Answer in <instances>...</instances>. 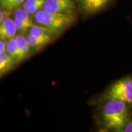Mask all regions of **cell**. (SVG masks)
Returning <instances> with one entry per match:
<instances>
[{
  "label": "cell",
  "mask_w": 132,
  "mask_h": 132,
  "mask_svg": "<svg viewBox=\"0 0 132 132\" xmlns=\"http://www.w3.org/2000/svg\"><path fill=\"white\" fill-rule=\"evenodd\" d=\"M129 105L121 101L107 99L101 112L105 126L108 129L122 131L130 120Z\"/></svg>",
  "instance_id": "6da1fadb"
},
{
  "label": "cell",
  "mask_w": 132,
  "mask_h": 132,
  "mask_svg": "<svg viewBox=\"0 0 132 132\" xmlns=\"http://www.w3.org/2000/svg\"><path fill=\"white\" fill-rule=\"evenodd\" d=\"M34 19L38 25L47 29L54 35H57L71 26L75 17L73 14L52 13L42 9L34 15Z\"/></svg>",
  "instance_id": "7a4b0ae2"
},
{
  "label": "cell",
  "mask_w": 132,
  "mask_h": 132,
  "mask_svg": "<svg viewBox=\"0 0 132 132\" xmlns=\"http://www.w3.org/2000/svg\"><path fill=\"white\" fill-rule=\"evenodd\" d=\"M106 98L132 104V77L123 78L114 82L107 91Z\"/></svg>",
  "instance_id": "3957f363"
},
{
  "label": "cell",
  "mask_w": 132,
  "mask_h": 132,
  "mask_svg": "<svg viewBox=\"0 0 132 132\" xmlns=\"http://www.w3.org/2000/svg\"><path fill=\"white\" fill-rule=\"evenodd\" d=\"M43 9L52 13L72 15L75 5L73 0H46Z\"/></svg>",
  "instance_id": "277c9868"
},
{
  "label": "cell",
  "mask_w": 132,
  "mask_h": 132,
  "mask_svg": "<svg viewBox=\"0 0 132 132\" xmlns=\"http://www.w3.org/2000/svg\"><path fill=\"white\" fill-rule=\"evenodd\" d=\"M18 29L15 21L10 17L0 23V38L2 40L7 41L12 38H15Z\"/></svg>",
  "instance_id": "5b68a950"
},
{
  "label": "cell",
  "mask_w": 132,
  "mask_h": 132,
  "mask_svg": "<svg viewBox=\"0 0 132 132\" xmlns=\"http://www.w3.org/2000/svg\"><path fill=\"white\" fill-rule=\"evenodd\" d=\"M112 0H79L81 8L88 13H94L104 8Z\"/></svg>",
  "instance_id": "8992f818"
},
{
  "label": "cell",
  "mask_w": 132,
  "mask_h": 132,
  "mask_svg": "<svg viewBox=\"0 0 132 132\" xmlns=\"http://www.w3.org/2000/svg\"><path fill=\"white\" fill-rule=\"evenodd\" d=\"M7 52L14 60L16 64L24 60L23 54L19 48L15 38H12L7 41Z\"/></svg>",
  "instance_id": "52a82bcc"
},
{
  "label": "cell",
  "mask_w": 132,
  "mask_h": 132,
  "mask_svg": "<svg viewBox=\"0 0 132 132\" xmlns=\"http://www.w3.org/2000/svg\"><path fill=\"white\" fill-rule=\"evenodd\" d=\"M29 31V34H31L34 37L45 40L48 43L51 42L52 38L54 36L47 29L38 24L37 25L34 24Z\"/></svg>",
  "instance_id": "ba28073f"
},
{
  "label": "cell",
  "mask_w": 132,
  "mask_h": 132,
  "mask_svg": "<svg viewBox=\"0 0 132 132\" xmlns=\"http://www.w3.org/2000/svg\"><path fill=\"white\" fill-rule=\"evenodd\" d=\"M16 65L14 60L7 52L0 54V75L2 76L10 71Z\"/></svg>",
  "instance_id": "9c48e42d"
},
{
  "label": "cell",
  "mask_w": 132,
  "mask_h": 132,
  "mask_svg": "<svg viewBox=\"0 0 132 132\" xmlns=\"http://www.w3.org/2000/svg\"><path fill=\"white\" fill-rule=\"evenodd\" d=\"M15 38L16 42L18 43L19 48L21 49V51L23 54L24 60L27 59L32 54V51L31 48L29 45L27 36H25L24 34H18Z\"/></svg>",
  "instance_id": "30bf717a"
},
{
  "label": "cell",
  "mask_w": 132,
  "mask_h": 132,
  "mask_svg": "<svg viewBox=\"0 0 132 132\" xmlns=\"http://www.w3.org/2000/svg\"><path fill=\"white\" fill-rule=\"evenodd\" d=\"M46 1V0H25L23 8L31 15H34L38 10L43 7Z\"/></svg>",
  "instance_id": "8fae6325"
},
{
  "label": "cell",
  "mask_w": 132,
  "mask_h": 132,
  "mask_svg": "<svg viewBox=\"0 0 132 132\" xmlns=\"http://www.w3.org/2000/svg\"><path fill=\"white\" fill-rule=\"evenodd\" d=\"M27 41H28L29 46L31 48L32 51L34 52H38L48 43L45 40H43L34 37L29 33L27 35Z\"/></svg>",
  "instance_id": "7c38bea8"
},
{
  "label": "cell",
  "mask_w": 132,
  "mask_h": 132,
  "mask_svg": "<svg viewBox=\"0 0 132 132\" xmlns=\"http://www.w3.org/2000/svg\"><path fill=\"white\" fill-rule=\"evenodd\" d=\"M15 19H17L21 21H26V22H33L31 15L29 13L27 10L23 9H18L14 14Z\"/></svg>",
  "instance_id": "4fadbf2b"
},
{
  "label": "cell",
  "mask_w": 132,
  "mask_h": 132,
  "mask_svg": "<svg viewBox=\"0 0 132 132\" xmlns=\"http://www.w3.org/2000/svg\"><path fill=\"white\" fill-rule=\"evenodd\" d=\"M15 23L18 29L19 34H25L34 25L33 22H26L15 19Z\"/></svg>",
  "instance_id": "5bb4252c"
},
{
  "label": "cell",
  "mask_w": 132,
  "mask_h": 132,
  "mask_svg": "<svg viewBox=\"0 0 132 132\" xmlns=\"http://www.w3.org/2000/svg\"><path fill=\"white\" fill-rule=\"evenodd\" d=\"M25 0H9L7 7L5 10H13L18 8L21 5L24 4Z\"/></svg>",
  "instance_id": "9a60e30c"
},
{
  "label": "cell",
  "mask_w": 132,
  "mask_h": 132,
  "mask_svg": "<svg viewBox=\"0 0 132 132\" xmlns=\"http://www.w3.org/2000/svg\"><path fill=\"white\" fill-rule=\"evenodd\" d=\"M10 15V10L1 8V10H0V23L2 22L6 19L9 18Z\"/></svg>",
  "instance_id": "2e32d148"
},
{
  "label": "cell",
  "mask_w": 132,
  "mask_h": 132,
  "mask_svg": "<svg viewBox=\"0 0 132 132\" xmlns=\"http://www.w3.org/2000/svg\"><path fill=\"white\" fill-rule=\"evenodd\" d=\"M7 52V41L4 40H0V54Z\"/></svg>",
  "instance_id": "e0dca14e"
},
{
  "label": "cell",
  "mask_w": 132,
  "mask_h": 132,
  "mask_svg": "<svg viewBox=\"0 0 132 132\" xmlns=\"http://www.w3.org/2000/svg\"><path fill=\"white\" fill-rule=\"evenodd\" d=\"M121 132H132V119H130Z\"/></svg>",
  "instance_id": "ac0fdd59"
},
{
  "label": "cell",
  "mask_w": 132,
  "mask_h": 132,
  "mask_svg": "<svg viewBox=\"0 0 132 132\" xmlns=\"http://www.w3.org/2000/svg\"><path fill=\"white\" fill-rule=\"evenodd\" d=\"M8 0H0V5H1V8L5 9L6 5L7 4Z\"/></svg>",
  "instance_id": "d6986e66"
}]
</instances>
